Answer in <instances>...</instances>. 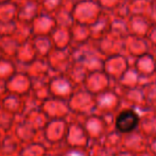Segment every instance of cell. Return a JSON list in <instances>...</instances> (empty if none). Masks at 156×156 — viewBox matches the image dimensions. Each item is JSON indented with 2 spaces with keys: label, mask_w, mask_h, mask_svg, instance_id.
Segmentation results:
<instances>
[{
  "label": "cell",
  "mask_w": 156,
  "mask_h": 156,
  "mask_svg": "<svg viewBox=\"0 0 156 156\" xmlns=\"http://www.w3.org/2000/svg\"><path fill=\"white\" fill-rule=\"evenodd\" d=\"M139 122L138 115L132 109L123 111L116 120V127L121 133H129L136 129Z\"/></svg>",
  "instance_id": "obj_1"
}]
</instances>
